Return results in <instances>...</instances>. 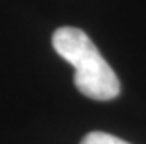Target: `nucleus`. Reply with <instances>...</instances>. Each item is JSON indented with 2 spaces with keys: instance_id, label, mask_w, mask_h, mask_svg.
<instances>
[{
  "instance_id": "f257e3e1",
  "label": "nucleus",
  "mask_w": 146,
  "mask_h": 144,
  "mask_svg": "<svg viewBox=\"0 0 146 144\" xmlns=\"http://www.w3.org/2000/svg\"><path fill=\"white\" fill-rule=\"evenodd\" d=\"M52 47L75 68V87L94 101H111L120 94V82L115 71L87 35L64 26L54 31Z\"/></svg>"
},
{
  "instance_id": "f03ea898",
  "label": "nucleus",
  "mask_w": 146,
  "mask_h": 144,
  "mask_svg": "<svg viewBox=\"0 0 146 144\" xmlns=\"http://www.w3.org/2000/svg\"><path fill=\"white\" fill-rule=\"evenodd\" d=\"M80 144H129V142L106 132H90L82 139Z\"/></svg>"
}]
</instances>
